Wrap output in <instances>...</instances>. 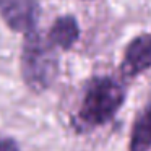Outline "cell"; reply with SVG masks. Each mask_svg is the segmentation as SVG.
Returning a JSON list of instances; mask_svg holds the SVG:
<instances>
[{"instance_id": "cell-1", "label": "cell", "mask_w": 151, "mask_h": 151, "mask_svg": "<svg viewBox=\"0 0 151 151\" xmlns=\"http://www.w3.org/2000/svg\"><path fill=\"white\" fill-rule=\"evenodd\" d=\"M57 70L59 62L54 44L46 41L42 34L36 31L26 34L21 55V72L24 83L34 91H44L55 80Z\"/></svg>"}, {"instance_id": "cell-2", "label": "cell", "mask_w": 151, "mask_h": 151, "mask_svg": "<svg viewBox=\"0 0 151 151\" xmlns=\"http://www.w3.org/2000/svg\"><path fill=\"white\" fill-rule=\"evenodd\" d=\"M124 99V86L114 78L102 76L93 80L86 89L80 107V120L91 127L106 124L115 115Z\"/></svg>"}, {"instance_id": "cell-3", "label": "cell", "mask_w": 151, "mask_h": 151, "mask_svg": "<svg viewBox=\"0 0 151 151\" xmlns=\"http://www.w3.org/2000/svg\"><path fill=\"white\" fill-rule=\"evenodd\" d=\"M37 0H0V17L17 33L29 34L39 20Z\"/></svg>"}, {"instance_id": "cell-4", "label": "cell", "mask_w": 151, "mask_h": 151, "mask_svg": "<svg viewBox=\"0 0 151 151\" xmlns=\"http://www.w3.org/2000/svg\"><path fill=\"white\" fill-rule=\"evenodd\" d=\"M151 67V34L137 36L125 49L122 72L127 76L140 75Z\"/></svg>"}, {"instance_id": "cell-5", "label": "cell", "mask_w": 151, "mask_h": 151, "mask_svg": "<svg viewBox=\"0 0 151 151\" xmlns=\"http://www.w3.org/2000/svg\"><path fill=\"white\" fill-rule=\"evenodd\" d=\"M151 148V101L140 112L132 127L130 151H148Z\"/></svg>"}, {"instance_id": "cell-6", "label": "cell", "mask_w": 151, "mask_h": 151, "mask_svg": "<svg viewBox=\"0 0 151 151\" xmlns=\"http://www.w3.org/2000/svg\"><path fill=\"white\" fill-rule=\"evenodd\" d=\"M78 36H80L78 23H76V20L73 17L67 15V17H60L52 24L50 33H49V41L57 47L70 49L76 42Z\"/></svg>"}, {"instance_id": "cell-7", "label": "cell", "mask_w": 151, "mask_h": 151, "mask_svg": "<svg viewBox=\"0 0 151 151\" xmlns=\"http://www.w3.org/2000/svg\"><path fill=\"white\" fill-rule=\"evenodd\" d=\"M0 151H18V146L10 138L0 137Z\"/></svg>"}]
</instances>
